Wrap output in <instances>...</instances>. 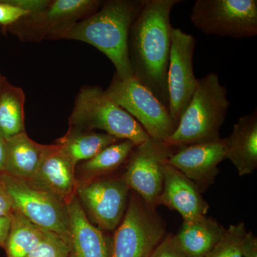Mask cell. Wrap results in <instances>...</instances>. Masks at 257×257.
Returning a JSON list of instances; mask_svg holds the SVG:
<instances>
[{"label":"cell","mask_w":257,"mask_h":257,"mask_svg":"<svg viewBox=\"0 0 257 257\" xmlns=\"http://www.w3.org/2000/svg\"><path fill=\"white\" fill-rule=\"evenodd\" d=\"M69 257H109V244L102 231L91 223L78 198L67 204Z\"/></svg>","instance_id":"cell-16"},{"label":"cell","mask_w":257,"mask_h":257,"mask_svg":"<svg viewBox=\"0 0 257 257\" xmlns=\"http://www.w3.org/2000/svg\"><path fill=\"white\" fill-rule=\"evenodd\" d=\"M177 148L150 138L135 146L126 161L124 178L128 188L133 189L150 207L160 205L166 166Z\"/></svg>","instance_id":"cell-10"},{"label":"cell","mask_w":257,"mask_h":257,"mask_svg":"<svg viewBox=\"0 0 257 257\" xmlns=\"http://www.w3.org/2000/svg\"><path fill=\"white\" fill-rule=\"evenodd\" d=\"M243 257H257V238L252 231L246 232L241 246Z\"/></svg>","instance_id":"cell-29"},{"label":"cell","mask_w":257,"mask_h":257,"mask_svg":"<svg viewBox=\"0 0 257 257\" xmlns=\"http://www.w3.org/2000/svg\"><path fill=\"white\" fill-rule=\"evenodd\" d=\"M7 80H8V79H7L6 77H5V76L0 72V92H1L3 85H4V84L6 82Z\"/></svg>","instance_id":"cell-32"},{"label":"cell","mask_w":257,"mask_h":257,"mask_svg":"<svg viewBox=\"0 0 257 257\" xmlns=\"http://www.w3.org/2000/svg\"><path fill=\"white\" fill-rule=\"evenodd\" d=\"M144 0H107L90 16L69 29L66 40L85 42L104 54L114 64L116 76L134 77L128 57V32Z\"/></svg>","instance_id":"cell-2"},{"label":"cell","mask_w":257,"mask_h":257,"mask_svg":"<svg viewBox=\"0 0 257 257\" xmlns=\"http://www.w3.org/2000/svg\"><path fill=\"white\" fill-rule=\"evenodd\" d=\"M229 101L227 89L214 72L197 79L195 91L175 133L165 142L170 146H188L220 140Z\"/></svg>","instance_id":"cell-3"},{"label":"cell","mask_w":257,"mask_h":257,"mask_svg":"<svg viewBox=\"0 0 257 257\" xmlns=\"http://www.w3.org/2000/svg\"><path fill=\"white\" fill-rule=\"evenodd\" d=\"M69 124L70 127L82 130H103L119 140H130L136 146L150 139L138 121L98 86L81 88Z\"/></svg>","instance_id":"cell-4"},{"label":"cell","mask_w":257,"mask_h":257,"mask_svg":"<svg viewBox=\"0 0 257 257\" xmlns=\"http://www.w3.org/2000/svg\"><path fill=\"white\" fill-rule=\"evenodd\" d=\"M28 15V12L12 5L8 0H0V26L4 30Z\"/></svg>","instance_id":"cell-26"},{"label":"cell","mask_w":257,"mask_h":257,"mask_svg":"<svg viewBox=\"0 0 257 257\" xmlns=\"http://www.w3.org/2000/svg\"><path fill=\"white\" fill-rule=\"evenodd\" d=\"M25 103L23 89L7 80L0 92V135L5 140L25 132Z\"/></svg>","instance_id":"cell-21"},{"label":"cell","mask_w":257,"mask_h":257,"mask_svg":"<svg viewBox=\"0 0 257 257\" xmlns=\"http://www.w3.org/2000/svg\"><path fill=\"white\" fill-rule=\"evenodd\" d=\"M225 158L231 161L239 176L250 175L257 167V111L241 116L224 139Z\"/></svg>","instance_id":"cell-17"},{"label":"cell","mask_w":257,"mask_h":257,"mask_svg":"<svg viewBox=\"0 0 257 257\" xmlns=\"http://www.w3.org/2000/svg\"><path fill=\"white\" fill-rule=\"evenodd\" d=\"M165 230L155 208L134 194L109 245V257H150L165 239Z\"/></svg>","instance_id":"cell-5"},{"label":"cell","mask_w":257,"mask_h":257,"mask_svg":"<svg viewBox=\"0 0 257 257\" xmlns=\"http://www.w3.org/2000/svg\"><path fill=\"white\" fill-rule=\"evenodd\" d=\"M224 139L179 147L168 164L195 183L201 192L214 183L219 173L218 165L225 160Z\"/></svg>","instance_id":"cell-13"},{"label":"cell","mask_w":257,"mask_h":257,"mask_svg":"<svg viewBox=\"0 0 257 257\" xmlns=\"http://www.w3.org/2000/svg\"><path fill=\"white\" fill-rule=\"evenodd\" d=\"M225 229L207 216L183 221L178 233L174 236L176 243L187 257H205L220 241Z\"/></svg>","instance_id":"cell-18"},{"label":"cell","mask_w":257,"mask_h":257,"mask_svg":"<svg viewBox=\"0 0 257 257\" xmlns=\"http://www.w3.org/2000/svg\"><path fill=\"white\" fill-rule=\"evenodd\" d=\"M105 92L143 126L150 138L165 142L177 125L164 105L135 77L121 79L114 75Z\"/></svg>","instance_id":"cell-8"},{"label":"cell","mask_w":257,"mask_h":257,"mask_svg":"<svg viewBox=\"0 0 257 257\" xmlns=\"http://www.w3.org/2000/svg\"><path fill=\"white\" fill-rule=\"evenodd\" d=\"M160 204L178 211L184 221L206 216L209 209L195 183L169 164L166 166Z\"/></svg>","instance_id":"cell-15"},{"label":"cell","mask_w":257,"mask_h":257,"mask_svg":"<svg viewBox=\"0 0 257 257\" xmlns=\"http://www.w3.org/2000/svg\"><path fill=\"white\" fill-rule=\"evenodd\" d=\"M14 212L13 202L9 192L0 179V216L11 217Z\"/></svg>","instance_id":"cell-28"},{"label":"cell","mask_w":257,"mask_h":257,"mask_svg":"<svg viewBox=\"0 0 257 257\" xmlns=\"http://www.w3.org/2000/svg\"><path fill=\"white\" fill-rule=\"evenodd\" d=\"M191 21L208 35L248 38L257 35L256 0H197Z\"/></svg>","instance_id":"cell-7"},{"label":"cell","mask_w":257,"mask_h":257,"mask_svg":"<svg viewBox=\"0 0 257 257\" xmlns=\"http://www.w3.org/2000/svg\"><path fill=\"white\" fill-rule=\"evenodd\" d=\"M10 219L4 247L7 257H27L43 239L47 230L34 224L16 211Z\"/></svg>","instance_id":"cell-22"},{"label":"cell","mask_w":257,"mask_h":257,"mask_svg":"<svg viewBox=\"0 0 257 257\" xmlns=\"http://www.w3.org/2000/svg\"><path fill=\"white\" fill-rule=\"evenodd\" d=\"M0 179L9 192L14 211L34 224L58 234L68 245L69 215L65 202L7 174L0 175Z\"/></svg>","instance_id":"cell-9"},{"label":"cell","mask_w":257,"mask_h":257,"mask_svg":"<svg viewBox=\"0 0 257 257\" xmlns=\"http://www.w3.org/2000/svg\"><path fill=\"white\" fill-rule=\"evenodd\" d=\"M69 248L58 234L47 230L43 239L27 257H69Z\"/></svg>","instance_id":"cell-25"},{"label":"cell","mask_w":257,"mask_h":257,"mask_svg":"<svg viewBox=\"0 0 257 257\" xmlns=\"http://www.w3.org/2000/svg\"><path fill=\"white\" fill-rule=\"evenodd\" d=\"M195 46L196 40L193 35L172 27L167 89L169 112L177 125L188 106L197 86V79L193 67Z\"/></svg>","instance_id":"cell-11"},{"label":"cell","mask_w":257,"mask_h":257,"mask_svg":"<svg viewBox=\"0 0 257 257\" xmlns=\"http://www.w3.org/2000/svg\"><path fill=\"white\" fill-rule=\"evenodd\" d=\"M179 3V0H144L128 36V57L134 77L167 109L172 28L170 14Z\"/></svg>","instance_id":"cell-1"},{"label":"cell","mask_w":257,"mask_h":257,"mask_svg":"<svg viewBox=\"0 0 257 257\" xmlns=\"http://www.w3.org/2000/svg\"><path fill=\"white\" fill-rule=\"evenodd\" d=\"M6 147L5 174L28 182L38 169L47 145L33 141L24 132L7 140Z\"/></svg>","instance_id":"cell-19"},{"label":"cell","mask_w":257,"mask_h":257,"mask_svg":"<svg viewBox=\"0 0 257 257\" xmlns=\"http://www.w3.org/2000/svg\"><path fill=\"white\" fill-rule=\"evenodd\" d=\"M75 169L76 165L58 145H47L38 169L27 182L67 204L76 196L78 185Z\"/></svg>","instance_id":"cell-14"},{"label":"cell","mask_w":257,"mask_h":257,"mask_svg":"<svg viewBox=\"0 0 257 257\" xmlns=\"http://www.w3.org/2000/svg\"><path fill=\"white\" fill-rule=\"evenodd\" d=\"M7 160L6 140L0 135V175L5 173Z\"/></svg>","instance_id":"cell-31"},{"label":"cell","mask_w":257,"mask_h":257,"mask_svg":"<svg viewBox=\"0 0 257 257\" xmlns=\"http://www.w3.org/2000/svg\"><path fill=\"white\" fill-rule=\"evenodd\" d=\"M119 141V139L106 133L69 126L68 133L57 140V145L77 166L81 161L90 160L106 147Z\"/></svg>","instance_id":"cell-20"},{"label":"cell","mask_w":257,"mask_h":257,"mask_svg":"<svg viewBox=\"0 0 257 257\" xmlns=\"http://www.w3.org/2000/svg\"><path fill=\"white\" fill-rule=\"evenodd\" d=\"M150 257H187L178 247L173 235L165 236Z\"/></svg>","instance_id":"cell-27"},{"label":"cell","mask_w":257,"mask_h":257,"mask_svg":"<svg viewBox=\"0 0 257 257\" xmlns=\"http://www.w3.org/2000/svg\"><path fill=\"white\" fill-rule=\"evenodd\" d=\"M136 145L130 140H120L106 147L104 150L85 161L79 167V171L87 181L101 178L111 173L127 161Z\"/></svg>","instance_id":"cell-23"},{"label":"cell","mask_w":257,"mask_h":257,"mask_svg":"<svg viewBox=\"0 0 257 257\" xmlns=\"http://www.w3.org/2000/svg\"><path fill=\"white\" fill-rule=\"evenodd\" d=\"M246 229L244 223L230 225L224 235L205 257H243L241 246Z\"/></svg>","instance_id":"cell-24"},{"label":"cell","mask_w":257,"mask_h":257,"mask_svg":"<svg viewBox=\"0 0 257 257\" xmlns=\"http://www.w3.org/2000/svg\"><path fill=\"white\" fill-rule=\"evenodd\" d=\"M100 0H50L45 9L28 15L7 28L23 42L61 40L76 23L100 8Z\"/></svg>","instance_id":"cell-6"},{"label":"cell","mask_w":257,"mask_h":257,"mask_svg":"<svg viewBox=\"0 0 257 257\" xmlns=\"http://www.w3.org/2000/svg\"><path fill=\"white\" fill-rule=\"evenodd\" d=\"M11 219L10 217L0 216V247L4 248L8 233H9Z\"/></svg>","instance_id":"cell-30"},{"label":"cell","mask_w":257,"mask_h":257,"mask_svg":"<svg viewBox=\"0 0 257 257\" xmlns=\"http://www.w3.org/2000/svg\"><path fill=\"white\" fill-rule=\"evenodd\" d=\"M128 188L124 178H101L77 185L76 194L99 229L113 231L127 207Z\"/></svg>","instance_id":"cell-12"}]
</instances>
